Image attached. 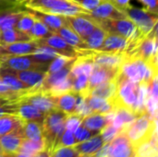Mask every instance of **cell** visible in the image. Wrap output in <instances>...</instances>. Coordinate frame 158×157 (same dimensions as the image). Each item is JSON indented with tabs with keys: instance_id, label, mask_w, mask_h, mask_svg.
I'll return each instance as SVG.
<instances>
[{
	"instance_id": "obj_17",
	"label": "cell",
	"mask_w": 158,
	"mask_h": 157,
	"mask_svg": "<svg viewBox=\"0 0 158 157\" xmlns=\"http://www.w3.org/2000/svg\"><path fill=\"white\" fill-rule=\"evenodd\" d=\"M1 46L2 56H23L32 54L38 47L35 40L29 42H19L9 44H3Z\"/></svg>"
},
{
	"instance_id": "obj_7",
	"label": "cell",
	"mask_w": 158,
	"mask_h": 157,
	"mask_svg": "<svg viewBox=\"0 0 158 157\" xmlns=\"http://www.w3.org/2000/svg\"><path fill=\"white\" fill-rule=\"evenodd\" d=\"M49 63L37 60L33 56H4L0 68H11L14 70H36L47 72Z\"/></svg>"
},
{
	"instance_id": "obj_51",
	"label": "cell",
	"mask_w": 158,
	"mask_h": 157,
	"mask_svg": "<svg viewBox=\"0 0 158 157\" xmlns=\"http://www.w3.org/2000/svg\"><path fill=\"white\" fill-rule=\"evenodd\" d=\"M14 157H31V155H26V154H23V153H19V152H18V153L14 154Z\"/></svg>"
},
{
	"instance_id": "obj_22",
	"label": "cell",
	"mask_w": 158,
	"mask_h": 157,
	"mask_svg": "<svg viewBox=\"0 0 158 157\" xmlns=\"http://www.w3.org/2000/svg\"><path fill=\"white\" fill-rule=\"evenodd\" d=\"M94 63L93 62L90 56H78L70 68L69 75L72 78H75L80 75H86L89 77L94 69Z\"/></svg>"
},
{
	"instance_id": "obj_23",
	"label": "cell",
	"mask_w": 158,
	"mask_h": 157,
	"mask_svg": "<svg viewBox=\"0 0 158 157\" xmlns=\"http://www.w3.org/2000/svg\"><path fill=\"white\" fill-rule=\"evenodd\" d=\"M0 79L8 87V89L10 91L15 92V93H21L23 95L28 94V93H31L35 92V91H38L36 89H33V88L26 85L21 81H19L18 78H16L15 76L10 75V74L0 73Z\"/></svg>"
},
{
	"instance_id": "obj_11",
	"label": "cell",
	"mask_w": 158,
	"mask_h": 157,
	"mask_svg": "<svg viewBox=\"0 0 158 157\" xmlns=\"http://www.w3.org/2000/svg\"><path fill=\"white\" fill-rule=\"evenodd\" d=\"M56 97L57 96H53L47 93L41 92L38 90L31 93L25 94L19 100H23L32 105L38 110L46 114L49 111L56 108Z\"/></svg>"
},
{
	"instance_id": "obj_15",
	"label": "cell",
	"mask_w": 158,
	"mask_h": 157,
	"mask_svg": "<svg viewBox=\"0 0 158 157\" xmlns=\"http://www.w3.org/2000/svg\"><path fill=\"white\" fill-rule=\"evenodd\" d=\"M130 44L131 43L128 39L118 34L107 33L103 44L96 51L114 54H124L128 50Z\"/></svg>"
},
{
	"instance_id": "obj_54",
	"label": "cell",
	"mask_w": 158,
	"mask_h": 157,
	"mask_svg": "<svg viewBox=\"0 0 158 157\" xmlns=\"http://www.w3.org/2000/svg\"><path fill=\"white\" fill-rule=\"evenodd\" d=\"M103 1H108V2H111V3H112L114 0H103Z\"/></svg>"
},
{
	"instance_id": "obj_49",
	"label": "cell",
	"mask_w": 158,
	"mask_h": 157,
	"mask_svg": "<svg viewBox=\"0 0 158 157\" xmlns=\"http://www.w3.org/2000/svg\"><path fill=\"white\" fill-rule=\"evenodd\" d=\"M31 157H51V153L48 150L44 149V150L39 152V153L35 154L34 155H32Z\"/></svg>"
},
{
	"instance_id": "obj_47",
	"label": "cell",
	"mask_w": 158,
	"mask_h": 157,
	"mask_svg": "<svg viewBox=\"0 0 158 157\" xmlns=\"http://www.w3.org/2000/svg\"><path fill=\"white\" fill-rule=\"evenodd\" d=\"M15 7H19V6H15L14 4L6 0H0V11L5 10V9H9V8H15Z\"/></svg>"
},
{
	"instance_id": "obj_6",
	"label": "cell",
	"mask_w": 158,
	"mask_h": 157,
	"mask_svg": "<svg viewBox=\"0 0 158 157\" xmlns=\"http://www.w3.org/2000/svg\"><path fill=\"white\" fill-rule=\"evenodd\" d=\"M122 10L128 19H130L142 31L143 35L149 34L157 25V14L150 12L146 9L133 7L129 4L122 7Z\"/></svg>"
},
{
	"instance_id": "obj_35",
	"label": "cell",
	"mask_w": 158,
	"mask_h": 157,
	"mask_svg": "<svg viewBox=\"0 0 158 157\" xmlns=\"http://www.w3.org/2000/svg\"><path fill=\"white\" fill-rule=\"evenodd\" d=\"M88 76L86 75H80L74 78L72 82V89L71 91L81 94L84 97L89 95L88 92Z\"/></svg>"
},
{
	"instance_id": "obj_12",
	"label": "cell",
	"mask_w": 158,
	"mask_h": 157,
	"mask_svg": "<svg viewBox=\"0 0 158 157\" xmlns=\"http://www.w3.org/2000/svg\"><path fill=\"white\" fill-rule=\"evenodd\" d=\"M119 68H113L107 66H102L94 64V69L88 78V92L95 88L96 86L113 81L117 78Z\"/></svg>"
},
{
	"instance_id": "obj_44",
	"label": "cell",
	"mask_w": 158,
	"mask_h": 157,
	"mask_svg": "<svg viewBox=\"0 0 158 157\" xmlns=\"http://www.w3.org/2000/svg\"><path fill=\"white\" fill-rule=\"evenodd\" d=\"M76 143H77V141L75 139L74 132L65 129V130L59 140L57 147L58 146H73Z\"/></svg>"
},
{
	"instance_id": "obj_32",
	"label": "cell",
	"mask_w": 158,
	"mask_h": 157,
	"mask_svg": "<svg viewBox=\"0 0 158 157\" xmlns=\"http://www.w3.org/2000/svg\"><path fill=\"white\" fill-rule=\"evenodd\" d=\"M74 78H72L70 75H69L66 79L59 81L53 84L46 92L53 96H59L63 93H66L68 92H70L72 89V82H73Z\"/></svg>"
},
{
	"instance_id": "obj_45",
	"label": "cell",
	"mask_w": 158,
	"mask_h": 157,
	"mask_svg": "<svg viewBox=\"0 0 158 157\" xmlns=\"http://www.w3.org/2000/svg\"><path fill=\"white\" fill-rule=\"evenodd\" d=\"M74 3L81 6L87 12L94 10L103 0H72Z\"/></svg>"
},
{
	"instance_id": "obj_40",
	"label": "cell",
	"mask_w": 158,
	"mask_h": 157,
	"mask_svg": "<svg viewBox=\"0 0 158 157\" xmlns=\"http://www.w3.org/2000/svg\"><path fill=\"white\" fill-rule=\"evenodd\" d=\"M34 20L35 19L31 15H29L28 13H26L24 11V14L19 18V21H18L15 29H17L19 31H21L26 32V33L29 34V32H30V31H31L33 23H34Z\"/></svg>"
},
{
	"instance_id": "obj_38",
	"label": "cell",
	"mask_w": 158,
	"mask_h": 157,
	"mask_svg": "<svg viewBox=\"0 0 158 157\" xmlns=\"http://www.w3.org/2000/svg\"><path fill=\"white\" fill-rule=\"evenodd\" d=\"M73 58L75 57H67V56H61V55H58L56 58H54L52 60V62L49 64V67H48V69H47V74H50V73H54V72H56L60 69H62L65 66H67Z\"/></svg>"
},
{
	"instance_id": "obj_27",
	"label": "cell",
	"mask_w": 158,
	"mask_h": 157,
	"mask_svg": "<svg viewBox=\"0 0 158 157\" xmlns=\"http://www.w3.org/2000/svg\"><path fill=\"white\" fill-rule=\"evenodd\" d=\"M29 41H32V38L28 33L19 31L15 28L6 31H1L0 45L9 44L19 42H29Z\"/></svg>"
},
{
	"instance_id": "obj_37",
	"label": "cell",
	"mask_w": 158,
	"mask_h": 157,
	"mask_svg": "<svg viewBox=\"0 0 158 157\" xmlns=\"http://www.w3.org/2000/svg\"><path fill=\"white\" fill-rule=\"evenodd\" d=\"M52 31L46 25H44L43 22L39 21V20L35 19L34 23L29 32V35L32 38V40H37V39H40V38H43V37L48 35Z\"/></svg>"
},
{
	"instance_id": "obj_1",
	"label": "cell",
	"mask_w": 158,
	"mask_h": 157,
	"mask_svg": "<svg viewBox=\"0 0 158 157\" xmlns=\"http://www.w3.org/2000/svg\"><path fill=\"white\" fill-rule=\"evenodd\" d=\"M156 76H157V68L150 67L142 59L129 56L121 63L116 81L129 80L138 84H150Z\"/></svg>"
},
{
	"instance_id": "obj_4",
	"label": "cell",
	"mask_w": 158,
	"mask_h": 157,
	"mask_svg": "<svg viewBox=\"0 0 158 157\" xmlns=\"http://www.w3.org/2000/svg\"><path fill=\"white\" fill-rule=\"evenodd\" d=\"M24 6L43 12L63 16H75L87 12L72 0H28Z\"/></svg>"
},
{
	"instance_id": "obj_21",
	"label": "cell",
	"mask_w": 158,
	"mask_h": 157,
	"mask_svg": "<svg viewBox=\"0 0 158 157\" xmlns=\"http://www.w3.org/2000/svg\"><path fill=\"white\" fill-rule=\"evenodd\" d=\"M54 33L60 36L68 44L71 45L77 50L88 49V46L84 40H82L73 30H71L69 26H64L56 31H53Z\"/></svg>"
},
{
	"instance_id": "obj_13",
	"label": "cell",
	"mask_w": 158,
	"mask_h": 157,
	"mask_svg": "<svg viewBox=\"0 0 158 157\" xmlns=\"http://www.w3.org/2000/svg\"><path fill=\"white\" fill-rule=\"evenodd\" d=\"M22 9L28 13L29 15H31L34 19L39 20L41 22H43L44 25H46L50 31L53 32L55 31H56L57 29L64 27V26H68L67 20L65 16L63 15H57V14H52V13H47V12H43L37 9H33L28 6H23Z\"/></svg>"
},
{
	"instance_id": "obj_10",
	"label": "cell",
	"mask_w": 158,
	"mask_h": 157,
	"mask_svg": "<svg viewBox=\"0 0 158 157\" xmlns=\"http://www.w3.org/2000/svg\"><path fill=\"white\" fill-rule=\"evenodd\" d=\"M85 13L75 16H65L68 26L73 30L82 40H85L97 25L95 20L87 16Z\"/></svg>"
},
{
	"instance_id": "obj_19",
	"label": "cell",
	"mask_w": 158,
	"mask_h": 157,
	"mask_svg": "<svg viewBox=\"0 0 158 157\" xmlns=\"http://www.w3.org/2000/svg\"><path fill=\"white\" fill-rule=\"evenodd\" d=\"M17 115L23 120V121H34L40 124L43 123L45 114L38 110L32 105L23 101H19L18 106V113Z\"/></svg>"
},
{
	"instance_id": "obj_26",
	"label": "cell",
	"mask_w": 158,
	"mask_h": 157,
	"mask_svg": "<svg viewBox=\"0 0 158 157\" xmlns=\"http://www.w3.org/2000/svg\"><path fill=\"white\" fill-rule=\"evenodd\" d=\"M24 121L18 115H3L0 117V136L10 133L23 127Z\"/></svg>"
},
{
	"instance_id": "obj_57",
	"label": "cell",
	"mask_w": 158,
	"mask_h": 157,
	"mask_svg": "<svg viewBox=\"0 0 158 157\" xmlns=\"http://www.w3.org/2000/svg\"><path fill=\"white\" fill-rule=\"evenodd\" d=\"M0 153H2V151H1V149H0Z\"/></svg>"
},
{
	"instance_id": "obj_41",
	"label": "cell",
	"mask_w": 158,
	"mask_h": 157,
	"mask_svg": "<svg viewBox=\"0 0 158 157\" xmlns=\"http://www.w3.org/2000/svg\"><path fill=\"white\" fill-rule=\"evenodd\" d=\"M120 131L118 130H117L112 124H107L106 125L103 130L100 131V135L104 141L105 143H110Z\"/></svg>"
},
{
	"instance_id": "obj_8",
	"label": "cell",
	"mask_w": 158,
	"mask_h": 157,
	"mask_svg": "<svg viewBox=\"0 0 158 157\" xmlns=\"http://www.w3.org/2000/svg\"><path fill=\"white\" fill-rule=\"evenodd\" d=\"M106 144V157H135L136 152L124 131L119 132Z\"/></svg>"
},
{
	"instance_id": "obj_33",
	"label": "cell",
	"mask_w": 158,
	"mask_h": 157,
	"mask_svg": "<svg viewBox=\"0 0 158 157\" xmlns=\"http://www.w3.org/2000/svg\"><path fill=\"white\" fill-rule=\"evenodd\" d=\"M44 149H45V147H44V141L35 142V141H31L28 139H23L19 152L32 156L35 154H37Z\"/></svg>"
},
{
	"instance_id": "obj_59",
	"label": "cell",
	"mask_w": 158,
	"mask_h": 157,
	"mask_svg": "<svg viewBox=\"0 0 158 157\" xmlns=\"http://www.w3.org/2000/svg\"><path fill=\"white\" fill-rule=\"evenodd\" d=\"M90 157H92V156H90Z\"/></svg>"
},
{
	"instance_id": "obj_36",
	"label": "cell",
	"mask_w": 158,
	"mask_h": 157,
	"mask_svg": "<svg viewBox=\"0 0 158 157\" xmlns=\"http://www.w3.org/2000/svg\"><path fill=\"white\" fill-rule=\"evenodd\" d=\"M19 101L0 96V117L3 115H17Z\"/></svg>"
},
{
	"instance_id": "obj_50",
	"label": "cell",
	"mask_w": 158,
	"mask_h": 157,
	"mask_svg": "<svg viewBox=\"0 0 158 157\" xmlns=\"http://www.w3.org/2000/svg\"><path fill=\"white\" fill-rule=\"evenodd\" d=\"M6 1L11 2L12 4H14L15 6H19V7H22V6H24L25 3H26L28 0H6Z\"/></svg>"
},
{
	"instance_id": "obj_56",
	"label": "cell",
	"mask_w": 158,
	"mask_h": 157,
	"mask_svg": "<svg viewBox=\"0 0 158 157\" xmlns=\"http://www.w3.org/2000/svg\"><path fill=\"white\" fill-rule=\"evenodd\" d=\"M0 35H1V30H0Z\"/></svg>"
},
{
	"instance_id": "obj_31",
	"label": "cell",
	"mask_w": 158,
	"mask_h": 157,
	"mask_svg": "<svg viewBox=\"0 0 158 157\" xmlns=\"http://www.w3.org/2000/svg\"><path fill=\"white\" fill-rule=\"evenodd\" d=\"M106 34H107L106 31H104L97 24L94 29V31H92V33L84 40L88 46V49L97 50L98 48H100L105 41V38L106 37Z\"/></svg>"
},
{
	"instance_id": "obj_58",
	"label": "cell",
	"mask_w": 158,
	"mask_h": 157,
	"mask_svg": "<svg viewBox=\"0 0 158 157\" xmlns=\"http://www.w3.org/2000/svg\"><path fill=\"white\" fill-rule=\"evenodd\" d=\"M135 157H137V156H135Z\"/></svg>"
},
{
	"instance_id": "obj_43",
	"label": "cell",
	"mask_w": 158,
	"mask_h": 157,
	"mask_svg": "<svg viewBox=\"0 0 158 157\" xmlns=\"http://www.w3.org/2000/svg\"><path fill=\"white\" fill-rule=\"evenodd\" d=\"M98 133H94L89 130H87L86 128H84L82 125H81L80 127L77 128V130L74 131V136H75V139L77 141V143H81V142H84L90 138H92L93 136L96 135Z\"/></svg>"
},
{
	"instance_id": "obj_46",
	"label": "cell",
	"mask_w": 158,
	"mask_h": 157,
	"mask_svg": "<svg viewBox=\"0 0 158 157\" xmlns=\"http://www.w3.org/2000/svg\"><path fill=\"white\" fill-rule=\"evenodd\" d=\"M145 7L146 10L153 12V13H158V0H139Z\"/></svg>"
},
{
	"instance_id": "obj_48",
	"label": "cell",
	"mask_w": 158,
	"mask_h": 157,
	"mask_svg": "<svg viewBox=\"0 0 158 157\" xmlns=\"http://www.w3.org/2000/svg\"><path fill=\"white\" fill-rule=\"evenodd\" d=\"M130 1H131V0H114L112 3H113L117 7H118L119 9H121L122 7H124L125 6H127V5L129 4Z\"/></svg>"
},
{
	"instance_id": "obj_53",
	"label": "cell",
	"mask_w": 158,
	"mask_h": 157,
	"mask_svg": "<svg viewBox=\"0 0 158 157\" xmlns=\"http://www.w3.org/2000/svg\"><path fill=\"white\" fill-rule=\"evenodd\" d=\"M3 57H4V56H0V66H1V63H2V61H3Z\"/></svg>"
},
{
	"instance_id": "obj_28",
	"label": "cell",
	"mask_w": 158,
	"mask_h": 157,
	"mask_svg": "<svg viewBox=\"0 0 158 157\" xmlns=\"http://www.w3.org/2000/svg\"><path fill=\"white\" fill-rule=\"evenodd\" d=\"M85 99L90 109L92 110V113H98V114L106 115L115 110L113 107V105L106 99H103V98L90 95V94L87 95Z\"/></svg>"
},
{
	"instance_id": "obj_55",
	"label": "cell",
	"mask_w": 158,
	"mask_h": 157,
	"mask_svg": "<svg viewBox=\"0 0 158 157\" xmlns=\"http://www.w3.org/2000/svg\"><path fill=\"white\" fill-rule=\"evenodd\" d=\"M0 56H3L1 55V46H0Z\"/></svg>"
},
{
	"instance_id": "obj_20",
	"label": "cell",
	"mask_w": 158,
	"mask_h": 157,
	"mask_svg": "<svg viewBox=\"0 0 158 157\" xmlns=\"http://www.w3.org/2000/svg\"><path fill=\"white\" fill-rule=\"evenodd\" d=\"M23 7V6H22ZM22 7L9 8L0 11V30L6 31L16 28L19 18L24 14Z\"/></svg>"
},
{
	"instance_id": "obj_2",
	"label": "cell",
	"mask_w": 158,
	"mask_h": 157,
	"mask_svg": "<svg viewBox=\"0 0 158 157\" xmlns=\"http://www.w3.org/2000/svg\"><path fill=\"white\" fill-rule=\"evenodd\" d=\"M67 117L68 115L58 108L45 114L42 123L43 140L45 149L50 153L58 145L59 140L66 129L65 122Z\"/></svg>"
},
{
	"instance_id": "obj_14",
	"label": "cell",
	"mask_w": 158,
	"mask_h": 157,
	"mask_svg": "<svg viewBox=\"0 0 158 157\" xmlns=\"http://www.w3.org/2000/svg\"><path fill=\"white\" fill-rule=\"evenodd\" d=\"M85 14L94 19H119L127 18L122 10L108 1H102L94 10Z\"/></svg>"
},
{
	"instance_id": "obj_34",
	"label": "cell",
	"mask_w": 158,
	"mask_h": 157,
	"mask_svg": "<svg viewBox=\"0 0 158 157\" xmlns=\"http://www.w3.org/2000/svg\"><path fill=\"white\" fill-rule=\"evenodd\" d=\"M33 57H35L37 60L44 62V63H51L54 58H56L58 54L54 49L48 47V46H39L32 54Z\"/></svg>"
},
{
	"instance_id": "obj_24",
	"label": "cell",
	"mask_w": 158,
	"mask_h": 157,
	"mask_svg": "<svg viewBox=\"0 0 158 157\" xmlns=\"http://www.w3.org/2000/svg\"><path fill=\"white\" fill-rule=\"evenodd\" d=\"M78 93L70 91L56 97V108L67 115L74 114L77 104Z\"/></svg>"
},
{
	"instance_id": "obj_5",
	"label": "cell",
	"mask_w": 158,
	"mask_h": 157,
	"mask_svg": "<svg viewBox=\"0 0 158 157\" xmlns=\"http://www.w3.org/2000/svg\"><path fill=\"white\" fill-rule=\"evenodd\" d=\"M129 56L142 59L150 67L157 68V25L149 34L142 38L126 57Z\"/></svg>"
},
{
	"instance_id": "obj_3",
	"label": "cell",
	"mask_w": 158,
	"mask_h": 157,
	"mask_svg": "<svg viewBox=\"0 0 158 157\" xmlns=\"http://www.w3.org/2000/svg\"><path fill=\"white\" fill-rule=\"evenodd\" d=\"M123 131L136 150L141 144L157 135V118H151L147 113L143 114L137 117Z\"/></svg>"
},
{
	"instance_id": "obj_29",
	"label": "cell",
	"mask_w": 158,
	"mask_h": 157,
	"mask_svg": "<svg viewBox=\"0 0 158 157\" xmlns=\"http://www.w3.org/2000/svg\"><path fill=\"white\" fill-rule=\"evenodd\" d=\"M117 89H118V83L115 79L113 81H107V82H105L96 86L90 92L89 94L111 101L117 93Z\"/></svg>"
},
{
	"instance_id": "obj_30",
	"label": "cell",
	"mask_w": 158,
	"mask_h": 157,
	"mask_svg": "<svg viewBox=\"0 0 158 157\" xmlns=\"http://www.w3.org/2000/svg\"><path fill=\"white\" fill-rule=\"evenodd\" d=\"M22 130L25 139L35 142L44 141L42 124L34 121H24Z\"/></svg>"
},
{
	"instance_id": "obj_18",
	"label": "cell",
	"mask_w": 158,
	"mask_h": 157,
	"mask_svg": "<svg viewBox=\"0 0 158 157\" xmlns=\"http://www.w3.org/2000/svg\"><path fill=\"white\" fill-rule=\"evenodd\" d=\"M105 143L100 135V132L92 138L81 142L78 143L73 147L76 149V151L81 155V157H90L95 155L103 146Z\"/></svg>"
},
{
	"instance_id": "obj_42",
	"label": "cell",
	"mask_w": 158,
	"mask_h": 157,
	"mask_svg": "<svg viewBox=\"0 0 158 157\" xmlns=\"http://www.w3.org/2000/svg\"><path fill=\"white\" fill-rule=\"evenodd\" d=\"M81 120H82V118L76 114L68 115V117L66 118V122H65L66 130H69L74 132L77 130V128L81 125Z\"/></svg>"
},
{
	"instance_id": "obj_39",
	"label": "cell",
	"mask_w": 158,
	"mask_h": 157,
	"mask_svg": "<svg viewBox=\"0 0 158 157\" xmlns=\"http://www.w3.org/2000/svg\"><path fill=\"white\" fill-rule=\"evenodd\" d=\"M51 157H81L73 146H58L51 152Z\"/></svg>"
},
{
	"instance_id": "obj_25",
	"label": "cell",
	"mask_w": 158,
	"mask_h": 157,
	"mask_svg": "<svg viewBox=\"0 0 158 157\" xmlns=\"http://www.w3.org/2000/svg\"><path fill=\"white\" fill-rule=\"evenodd\" d=\"M107 124L106 116L98 113H92L84 117L81 120V125L94 133H99Z\"/></svg>"
},
{
	"instance_id": "obj_9",
	"label": "cell",
	"mask_w": 158,
	"mask_h": 157,
	"mask_svg": "<svg viewBox=\"0 0 158 157\" xmlns=\"http://www.w3.org/2000/svg\"><path fill=\"white\" fill-rule=\"evenodd\" d=\"M39 46H48L57 52L58 55L67 56V57H78V50L68 44L60 36L51 32L48 35L35 40Z\"/></svg>"
},
{
	"instance_id": "obj_52",
	"label": "cell",
	"mask_w": 158,
	"mask_h": 157,
	"mask_svg": "<svg viewBox=\"0 0 158 157\" xmlns=\"http://www.w3.org/2000/svg\"><path fill=\"white\" fill-rule=\"evenodd\" d=\"M0 157H14V154H6V153H0Z\"/></svg>"
},
{
	"instance_id": "obj_16",
	"label": "cell",
	"mask_w": 158,
	"mask_h": 157,
	"mask_svg": "<svg viewBox=\"0 0 158 157\" xmlns=\"http://www.w3.org/2000/svg\"><path fill=\"white\" fill-rule=\"evenodd\" d=\"M25 139L22 128L18 129L10 133L0 136V149L2 153L16 154L19 152L20 144Z\"/></svg>"
}]
</instances>
